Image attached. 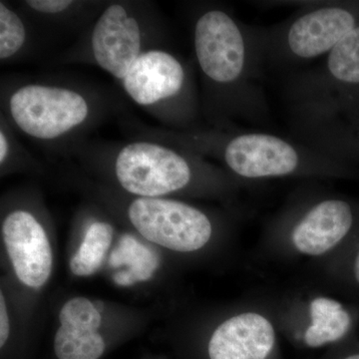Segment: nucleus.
Masks as SVG:
<instances>
[{
  "label": "nucleus",
  "mask_w": 359,
  "mask_h": 359,
  "mask_svg": "<svg viewBox=\"0 0 359 359\" xmlns=\"http://www.w3.org/2000/svg\"><path fill=\"white\" fill-rule=\"evenodd\" d=\"M193 43L208 117L215 128L231 129L233 118L259 122L266 118L261 88L266 62L262 29L248 27L214 7L195 20Z\"/></svg>",
  "instance_id": "f257e3e1"
},
{
  "label": "nucleus",
  "mask_w": 359,
  "mask_h": 359,
  "mask_svg": "<svg viewBox=\"0 0 359 359\" xmlns=\"http://www.w3.org/2000/svg\"><path fill=\"white\" fill-rule=\"evenodd\" d=\"M141 134L190 151L201 157L219 160L245 179L290 176L302 172H325L335 166L334 158L302 143L262 132L238 133L231 129L183 130L144 128Z\"/></svg>",
  "instance_id": "f03ea898"
},
{
  "label": "nucleus",
  "mask_w": 359,
  "mask_h": 359,
  "mask_svg": "<svg viewBox=\"0 0 359 359\" xmlns=\"http://www.w3.org/2000/svg\"><path fill=\"white\" fill-rule=\"evenodd\" d=\"M71 148L75 157L107 163L123 190L139 198H164L188 189L199 176L215 173L201 156L153 139Z\"/></svg>",
  "instance_id": "7ed1b4c3"
},
{
  "label": "nucleus",
  "mask_w": 359,
  "mask_h": 359,
  "mask_svg": "<svg viewBox=\"0 0 359 359\" xmlns=\"http://www.w3.org/2000/svg\"><path fill=\"white\" fill-rule=\"evenodd\" d=\"M100 97L75 85L29 82L7 93L6 119L32 140L54 143L83 133L100 116Z\"/></svg>",
  "instance_id": "20e7f679"
},
{
  "label": "nucleus",
  "mask_w": 359,
  "mask_h": 359,
  "mask_svg": "<svg viewBox=\"0 0 359 359\" xmlns=\"http://www.w3.org/2000/svg\"><path fill=\"white\" fill-rule=\"evenodd\" d=\"M120 84L136 105L172 130L195 128L199 100L193 69L171 52H144Z\"/></svg>",
  "instance_id": "39448f33"
},
{
  "label": "nucleus",
  "mask_w": 359,
  "mask_h": 359,
  "mask_svg": "<svg viewBox=\"0 0 359 359\" xmlns=\"http://www.w3.org/2000/svg\"><path fill=\"white\" fill-rule=\"evenodd\" d=\"M359 26L353 9L342 4H314L276 28L262 29L264 53L280 63L304 62L327 55Z\"/></svg>",
  "instance_id": "423d86ee"
},
{
  "label": "nucleus",
  "mask_w": 359,
  "mask_h": 359,
  "mask_svg": "<svg viewBox=\"0 0 359 359\" xmlns=\"http://www.w3.org/2000/svg\"><path fill=\"white\" fill-rule=\"evenodd\" d=\"M154 32L140 6L115 2L104 9L90 32L86 60L120 82L144 52L156 48Z\"/></svg>",
  "instance_id": "0eeeda50"
},
{
  "label": "nucleus",
  "mask_w": 359,
  "mask_h": 359,
  "mask_svg": "<svg viewBox=\"0 0 359 359\" xmlns=\"http://www.w3.org/2000/svg\"><path fill=\"white\" fill-rule=\"evenodd\" d=\"M359 87V26L327 55L320 67L292 84L294 117L332 119L347 89Z\"/></svg>",
  "instance_id": "6e6552de"
},
{
  "label": "nucleus",
  "mask_w": 359,
  "mask_h": 359,
  "mask_svg": "<svg viewBox=\"0 0 359 359\" xmlns=\"http://www.w3.org/2000/svg\"><path fill=\"white\" fill-rule=\"evenodd\" d=\"M127 217L144 238L175 252L202 249L212 237L207 215L180 201L138 197L129 203Z\"/></svg>",
  "instance_id": "1a4fd4ad"
},
{
  "label": "nucleus",
  "mask_w": 359,
  "mask_h": 359,
  "mask_svg": "<svg viewBox=\"0 0 359 359\" xmlns=\"http://www.w3.org/2000/svg\"><path fill=\"white\" fill-rule=\"evenodd\" d=\"M7 254L18 280L37 289L48 280L52 271V250L43 226L27 211L7 215L2 224Z\"/></svg>",
  "instance_id": "9d476101"
},
{
  "label": "nucleus",
  "mask_w": 359,
  "mask_h": 359,
  "mask_svg": "<svg viewBox=\"0 0 359 359\" xmlns=\"http://www.w3.org/2000/svg\"><path fill=\"white\" fill-rule=\"evenodd\" d=\"M275 339V330L263 316L240 314L215 330L209 344L210 359H266Z\"/></svg>",
  "instance_id": "9b49d317"
},
{
  "label": "nucleus",
  "mask_w": 359,
  "mask_h": 359,
  "mask_svg": "<svg viewBox=\"0 0 359 359\" xmlns=\"http://www.w3.org/2000/svg\"><path fill=\"white\" fill-rule=\"evenodd\" d=\"M353 223V210L348 203L323 201L311 208L295 226L292 242L302 254L320 256L346 237Z\"/></svg>",
  "instance_id": "f8f14e48"
},
{
  "label": "nucleus",
  "mask_w": 359,
  "mask_h": 359,
  "mask_svg": "<svg viewBox=\"0 0 359 359\" xmlns=\"http://www.w3.org/2000/svg\"><path fill=\"white\" fill-rule=\"evenodd\" d=\"M311 325L306 330V344L318 347L337 341L351 327V316L339 302L318 297L311 304Z\"/></svg>",
  "instance_id": "ddd939ff"
},
{
  "label": "nucleus",
  "mask_w": 359,
  "mask_h": 359,
  "mask_svg": "<svg viewBox=\"0 0 359 359\" xmlns=\"http://www.w3.org/2000/svg\"><path fill=\"white\" fill-rule=\"evenodd\" d=\"M113 233L114 229L106 222L90 224L79 250L71 257V271L77 276H88L98 271L112 243Z\"/></svg>",
  "instance_id": "4468645a"
},
{
  "label": "nucleus",
  "mask_w": 359,
  "mask_h": 359,
  "mask_svg": "<svg viewBox=\"0 0 359 359\" xmlns=\"http://www.w3.org/2000/svg\"><path fill=\"white\" fill-rule=\"evenodd\" d=\"M105 351V342L97 332L62 325L54 339V351L58 359H98Z\"/></svg>",
  "instance_id": "2eb2a0df"
},
{
  "label": "nucleus",
  "mask_w": 359,
  "mask_h": 359,
  "mask_svg": "<svg viewBox=\"0 0 359 359\" xmlns=\"http://www.w3.org/2000/svg\"><path fill=\"white\" fill-rule=\"evenodd\" d=\"M110 264L113 266L127 264L129 266V273L138 282L150 280L159 261L151 250L139 244L136 238L126 235L123 236L119 248L111 255Z\"/></svg>",
  "instance_id": "dca6fc26"
},
{
  "label": "nucleus",
  "mask_w": 359,
  "mask_h": 359,
  "mask_svg": "<svg viewBox=\"0 0 359 359\" xmlns=\"http://www.w3.org/2000/svg\"><path fill=\"white\" fill-rule=\"evenodd\" d=\"M27 39L25 20L4 1L0 2V60L15 57L25 48Z\"/></svg>",
  "instance_id": "f3484780"
},
{
  "label": "nucleus",
  "mask_w": 359,
  "mask_h": 359,
  "mask_svg": "<svg viewBox=\"0 0 359 359\" xmlns=\"http://www.w3.org/2000/svg\"><path fill=\"white\" fill-rule=\"evenodd\" d=\"M61 325L97 332L101 325V316L98 309L85 297H75L66 302L59 314Z\"/></svg>",
  "instance_id": "a211bd4d"
},
{
  "label": "nucleus",
  "mask_w": 359,
  "mask_h": 359,
  "mask_svg": "<svg viewBox=\"0 0 359 359\" xmlns=\"http://www.w3.org/2000/svg\"><path fill=\"white\" fill-rule=\"evenodd\" d=\"M25 6L39 18H58L74 11L79 4L72 0H28Z\"/></svg>",
  "instance_id": "6ab92c4d"
},
{
  "label": "nucleus",
  "mask_w": 359,
  "mask_h": 359,
  "mask_svg": "<svg viewBox=\"0 0 359 359\" xmlns=\"http://www.w3.org/2000/svg\"><path fill=\"white\" fill-rule=\"evenodd\" d=\"M0 346H4L8 339L9 332H11V325H9L8 313L6 302H4V294L0 295Z\"/></svg>",
  "instance_id": "aec40b11"
},
{
  "label": "nucleus",
  "mask_w": 359,
  "mask_h": 359,
  "mask_svg": "<svg viewBox=\"0 0 359 359\" xmlns=\"http://www.w3.org/2000/svg\"><path fill=\"white\" fill-rule=\"evenodd\" d=\"M115 282L119 285H130L136 282L129 271H120L114 276Z\"/></svg>",
  "instance_id": "412c9836"
},
{
  "label": "nucleus",
  "mask_w": 359,
  "mask_h": 359,
  "mask_svg": "<svg viewBox=\"0 0 359 359\" xmlns=\"http://www.w3.org/2000/svg\"><path fill=\"white\" fill-rule=\"evenodd\" d=\"M354 275H355L356 280L359 283V254L358 257H356L355 266H354Z\"/></svg>",
  "instance_id": "4be33fe9"
},
{
  "label": "nucleus",
  "mask_w": 359,
  "mask_h": 359,
  "mask_svg": "<svg viewBox=\"0 0 359 359\" xmlns=\"http://www.w3.org/2000/svg\"><path fill=\"white\" fill-rule=\"evenodd\" d=\"M346 359H359V354H358V355L349 356V358H347Z\"/></svg>",
  "instance_id": "5701e85b"
}]
</instances>
